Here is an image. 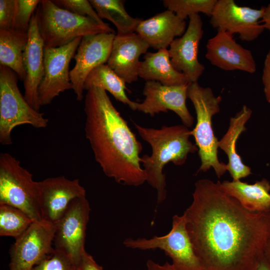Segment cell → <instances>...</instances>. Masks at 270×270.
<instances>
[{
    "mask_svg": "<svg viewBox=\"0 0 270 270\" xmlns=\"http://www.w3.org/2000/svg\"><path fill=\"white\" fill-rule=\"evenodd\" d=\"M194 186L183 214L203 270H252L270 240V210H248L218 181L202 179Z\"/></svg>",
    "mask_w": 270,
    "mask_h": 270,
    "instance_id": "obj_1",
    "label": "cell"
},
{
    "mask_svg": "<svg viewBox=\"0 0 270 270\" xmlns=\"http://www.w3.org/2000/svg\"><path fill=\"white\" fill-rule=\"evenodd\" d=\"M84 112L85 136L104 174L125 186L144 184L146 177L140 162L142 145L106 92L99 87L86 90Z\"/></svg>",
    "mask_w": 270,
    "mask_h": 270,
    "instance_id": "obj_2",
    "label": "cell"
},
{
    "mask_svg": "<svg viewBox=\"0 0 270 270\" xmlns=\"http://www.w3.org/2000/svg\"><path fill=\"white\" fill-rule=\"evenodd\" d=\"M140 136L148 142L152 150L150 156L141 157L146 182L157 192V204L166 198L164 166L169 162L176 166L184 164L189 154L198 150L190 140L191 130L184 125L162 126L160 128L142 126L133 122Z\"/></svg>",
    "mask_w": 270,
    "mask_h": 270,
    "instance_id": "obj_3",
    "label": "cell"
},
{
    "mask_svg": "<svg viewBox=\"0 0 270 270\" xmlns=\"http://www.w3.org/2000/svg\"><path fill=\"white\" fill-rule=\"evenodd\" d=\"M44 49L64 46L74 39L100 33H115L88 17L78 16L56 5L52 0H42L35 12Z\"/></svg>",
    "mask_w": 270,
    "mask_h": 270,
    "instance_id": "obj_4",
    "label": "cell"
},
{
    "mask_svg": "<svg viewBox=\"0 0 270 270\" xmlns=\"http://www.w3.org/2000/svg\"><path fill=\"white\" fill-rule=\"evenodd\" d=\"M187 96L196 114V124L191 135L194 138L201 160L197 173L213 168L220 178L227 170L226 164L220 162L218 157V140L212 129V118L220 111L222 97L216 96L210 88L202 87L198 82L188 84Z\"/></svg>",
    "mask_w": 270,
    "mask_h": 270,
    "instance_id": "obj_5",
    "label": "cell"
},
{
    "mask_svg": "<svg viewBox=\"0 0 270 270\" xmlns=\"http://www.w3.org/2000/svg\"><path fill=\"white\" fill-rule=\"evenodd\" d=\"M16 74L10 68L0 65V142L12 144V132L17 126L29 124L42 128L47 127L48 119L36 110L21 94Z\"/></svg>",
    "mask_w": 270,
    "mask_h": 270,
    "instance_id": "obj_6",
    "label": "cell"
},
{
    "mask_svg": "<svg viewBox=\"0 0 270 270\" xmlns=\"http://www.w3.org/2000/svg\"><path fill=\"white\" fill-rule=\"evenodd\" d=\"M0 204L20 209L34 222L42 220L38 182L18 160L7 152L0 154Z\"/></svg>",
    "mask_w": 270,
    "mask_h": 270,
    "instance_id": "obj_7",
    "label": "cell"
},
{
    "mask_svg": "<svg viewBox=\"0 0 270 270\" xmlns=\"http://www.w3.org/2000/svg\"><path fill=\"white\" fill-rule=\"evenodd\" d=\"M172 220V228L166 234L150 238H127L123 244L132 249H160L172 259L178 270H203L187 230L184 216L176 214Z\"/></svg>",
    "mask_w": 270,
    "mask_h": 270,
    "instance_id": "obj_8",
    "label": "cell"
},
{
    "mask_svg": "<svg viewBox=\"0 0 270 270\" xmlns=\"http://www.w3.org/2000/svg\"><path fill=\"white\" fill-rule=\"evenodd\" d=\"M90 208L86 196L73 200L54 224L53 246L67 254L76 266L84 251Z\"/></svg>",
    "mask_w": 270,
    "mask_h": 270,
    "instance_id": "obj_9",
    "label": "cell"
},
{
    "mask_svg": "<svg viewBox=\"0 0 270 270\" xmlns=\"http://www.w3.org/2000/svg\"><path fill=\"white\" fill-rule=\"evenodd\" d=\"M54 232V224L34 222L10 249V270H32L53 250Z\"/></svg>",
    "mask_w": 270,
    "mask_h": 270,
    "instance_id": "obj_10",
    "label": "cell"
},
{
    "mask_svg": "<svg viewBox=\"0 0 270 270\" xmlns=\"http://www.w3.org/2000/svg\"><path fill=\"white\" fill-rule=\"evenodd\" d=\"M82 38L58 48L44 49V74L38 88L40 106L47 105L61 92L72 89L69 65Z\"/></svg>",
    "mask_w": 270,
    "mask_h": 270,
    "instance_id": "obj_11",
    "label": "cell"
},
{
    "mask_svg": "<svg viewBox=\"0 0 270 270\" xmlns=\"http://www.w3.org/2000/svg\"><path fill=\"white\" fill-rule=\"evenodd\" d=\"M264 9L240 6L234 0H217L210 23L217 30L237 34L242 40L252 42L265 30L260 24Z\"/></svg>",
    "mask_w": 270,
    "mask_h": 270,
    "instance_id": "obj_12",
    "label": "cell"
},
{
    "mask_svg": "<svg viewBox=\"0 0 270 270\" xmlns=\"http://www.w3.org/2000/svg\"><path fill=\"white\" fill-rule=\"evenodd\" d=\"M116 35L104 32L82 38L74 58L75 66L70 70L72 89L78 100L84 98V82L88 74L96 66L106 63Z\"/></svg>",
    "mask_w": 270,
    "mask_h": 270,
    "instance_id": "obj_13",
    "label": "cell"
},
{
    "mask_svg": "<svg viewBox=\"0 0 270 270\" xmlns=\"http://www.w3.org/2000/svg\"><path fill=\"white\" fill-rule=\"evenodd\" d=\"M188 84L168 86L156 81H146L142 91L145 98L142 102H137L136 110L154 116L170 110L180 118L184 126L190 128L194 117L186 105Z\"/></svg>",
    "mask_w": 270,
    "mask_h": 270,
    "instance_id": "obj_14",
    "label": "cell"
},
{
    "mask_svg": "<svg viewBox=\"0 0 270 270\" xmlns=\"http://www.w3.org/2000/svg\"><path fill=\"white\" fill-rule=\"evenodd\" d=\"M38 182L42 219L54 224L62 218L73 200L86 196V191L78 179L71 180L59 176Z\"/></svg>",
    "mask_w": 270,
    "mask_h": 270,
    "instance_id": "obj_15",
    "label": "cell"
},
{
    "mask_svg": "<svg viewBox=\"0 0 270 270\" xmlns=\"http://www.w3.org/2000/svg\"><path fill=\"white\" fill-rule=\"evenodd\" d=\"M188 18L184 33L172 42L168 51L174 68L186 75L191 83L198 82L205 68L198 57L199 44L204 35L203 22L199 14H192Z\"/></svg>",
    "mask_w": 270,
    "mask_h": 270,
    "instance_id": "obj_16",
    "label": "cell"
},
{
    "mask_svg": "<svg viewBox=\"0 0 270 270\" xmlns=\"http://www.w3.org/2000/svg\"><path fill=\"white\" fill-rule=\"evenodd\" d=\"M206 58L212 65L226 71L255 72L256 62L249 50L243 48L229 32L217 30L206 45Z\"/></svg>",
    "mask_w": 270,
    "mask_h": 270,
    "instance_id": "obj_17",
    "label": "cell"
},
{
    "mask_svg": "<svg viewBox=\"0 0 270 270\" xmlns=\"http://www.w3.org/2000/svg\"><path fill=\"white\" fill-rule=\"evenodd\" d=\"M22 62L26 72L24 82V97L36 110L41 106L38 88L44 74V43L36 14L32 15L28 30V41L23 53Z\"/></svg>",
    "mask_w": 270,
    "mask_h": 270,
    "instance_id": "obj_18",
    "label": "cell"
},
{
    "mask_svg": "<svg viewBox=\"0 0 270 270\" xmlns=\"http://www.w3.org/2000/svg\"><path fill=\"white\" fill-rule=\"evenodd\" d=\"M148 44L138 34L116 35L106 64L127 84L138 78L140 56L147 52Z\"/></svg>",
    "mask_w": 270,
    "mask_h": 270,
    "instance_id": "obj_19",
    "label": "cell"
},
{
    "mask_svg": "<svg viewBox=\"0 0 270 270\" xmlns=\"http://www.w3.org/2000/svg\"><path fill=\"white\" fill-rule=\"evenodd\" d=\"M186 22L173 12L166 10L142 20L136 32L156 50L167 49L172 42L186 30Z\"/></svg>",
    "mask_w": 270,
    "mask_h": 270,
    "instance_id": "obj_20",
    "label": "cell"
},
{
    "mask_svg": "<svg viewBox=\"0 0 270 270\" xmlns=\"http://www.w3.org/2000/svg\"><path fill=\"white\" fill-rule=\"evenodd\" d=\"M252 114V110L246 105L243 106L241 110L230 118L226 132L218 142V148L228 156V162L226 170L232 180H240L252 174L250 168L244 164L236 150L238 138L246 130L245 124Z\"/></svg>",
    "mask_w": 270,
    "mask_h": 270,
    "instance_id": "obj_21",
    "label": "cell"
},
{
    "mask_svg": "<svg viewBox=\"0 0 270 270\" xmlns=\"http://www.w3.org/2000/svg\"><path fill=\"white\" fill-rule=\"evenodd\" d=\"M144 59L140 62L138 77L146 81H156L168 86L188 85L190 83L186 75L174 68L168 49L146 52Z\"/></svg>",
    "mask_w": 270,
    "mask_h": 270,
    "instance_id": "obj_22",
    "label": "cell"
},
{
    "mask_svg": "<svg viewBox=\"0 0 270 270\" xmlns=\"http://www.w3.org/2000/svg\"><path fill=\"white\" fill-rule=\"evenodd\" d=\"M222 189L246 209L254 212L270 210V183L266 178L248 184L240 180L218 181Z\"/></svg>",
    "mask_w": 270,
    "mask_h": 270,
    "instance_id": "obj_23",
    "label": "cell"
},
{
    "mask_svg": "<svg viewBox=\"0 0 270 270\" xmlns=\"http://www.w3.org/2000/svg\"><path fill=\"white\" fill-rule=\"evenodd\" d=\"M28 41V32L0 30V65L10 68L22 81L26 77L22 56Z\"/></svg>",
    "mask_w": 270,
    "mask_h": 270,
    "instance_id": "obj_24",
    "label": "cell"
},
{
    "mask_svg": "<svg viewBox=\"0 0 270 270\" xmlns=\"http://www.w3.org/2000/svg\"><path fill=\"white\" fill-rule=\"evenodd\" d=\"M126 82L106 64L95 68L88 76L84 85V90L99 87L108 92L116 98L128 105L132 110H136L137 102L131 100L126 93Z\"/></svg>",
    "mask_w": 270,
    "mask_h": 270,
    "instance_id": "obj_25",
    "label": "cell"
},
{
    "mask_svg": "<svg viewBox=\"0 0 270 270\" xmlns=\"http://www.w3.org/2000/svg\"><path fill=\"white\" fill-rule=\"evenodd\" d=\"M98 16L112 22L116 27L118 36H124L136 32L142 20L131 16L124 8V0H89Z\"/></svg>",
    "mask_w": 270,
    "mask_h": 270,
    "instance_id": "obj_26",
    "label": "cell"
},
{
    "mask_svg": "<svg viewBox=\"0 0 270 270\" xmlns=\"http://www.w3.org/2000/svg\"><path fill=\"white\" fill-rule=\"evenodd\" d=\"M34 221L20 209L0 204V236L14 238L21 236Z\"/></svg>",
    "mask_w": 270,
    "mask_h": 270,
    "instance_id": "obj_27",
    "label": "cell"
},
{
    "mask_svg": "<svg viewBox=\"0 0 270 270\" xmlns=\"http://www.w3.org/2000/svg\"><path fill=\"white\" fill-rule=\"evenodd\" d=\"M217 0H164L163 4L167 10L185 20L194 14L203 13L210 17Z\"/></svg>",
    "mask_w": 270,
    "mask_h": 270,
    "instance_id": "obj_28",
    "label": "cell"
},
{
    "mask_svg": "<svg viewBox=\"0 0 270 270\" xmlns=\"http://www.w3.org/2000/svg\"><path fill=\"white\" fill-rule=\"evenodd\" d=\"M40 0H16L12 28L28 32L30 22Z\"/></svg>",
    "mask_w": 270,
    "mask_h": 270,
    "instance_id": "obj_29",
    "label": "cell"
},
{
    "mask_svg": "<svg viewBox=\"0 0 270 270\" xmlns=\"http://www.w3.org/2000/svg\"><path fill=\"white\" fill-rule=\"evenodd\" d=\"M52 2L59 7L78 16L88 17L100 25L108 26L98 16L89 0H54Z\"/></svg>",
    "mask_w": 270,
    "mask_h": 270,
    "instance_id": "obj_30",
    "label": "cell"
},
{
    "mask_svg": "<svg viewBox=\"0 0 270 270\" xmlns=\"http://www.w3.org/2000/svg\"><path fill=\"white\" fill-rule=\"evenodd\" d=\"M32 270H76V266L64 252L54 248Z\"/></svg>",
    "mask_w": 270,
    "mask_h": 270,
    "instance_id": "obj_31",
    "label": "cell"
},
{
    "mask_svg": "<svg viewBox=\"0 0 270 270\" xmlns=\"http://www.w3.org/2000/svg\"><path fill=\"white\" fill-rule=\"evenodd\" d=\"M16 0H0V30L12 28Z\"/></svg>",
    "mask_w": 270,
    "mask_h": 270,
    "instance_id": "obj_32",
    "label": "cell"
},
{
    "mask_svg": "<svg viewBox=\"0 0 270 270\" xmlns=\"http://www.w3.org/2000/svg\"><path fill=\"white\" fill-rule=\"evenodd\" d=\"M262 81L266 100L270 104V48L264 62Z\"/></svg>",
    "mask_w": 270,
    "mask_h": 270,
    "instance_id": "obj_33",
    "label": "cell"
},
{
    "mask_svg": "<svg viewBox=\"0 0 270 270\" xmlns=\"http://www.w3.org/2000/svg\"><path fill=\"white\" fill-rule=\"evenodd\" d=\"M76 270H103L93 257L86 250L82 253L80 262L76 266Z\"/></svg>",
    "mask_w": 270,
    "mask_h": 270,
    "instance_id": "obj_34",
    "label": "cell"
},
{
    "mask_svg": "<svg viewBox=\"0 0 270 270\" xmlns=\"http://www.w3.org/2000/svg\"><path fill=\"white\" fill-rule=\"evenodd\" d=\"M144 270H178L172 264L166 262L163 264H158L152 260H148L146 264Z\"/></svg>",
    "mask_w": 270,
    "mask_h": 270,
    "instance_id": "obj_35",
    "label": "cell"
},
{
    "mask_svg": "<svg viewBox=\"0 0 270 270\" xmlns=\"http://www.w3.org/2000/svg\"><path fill=\"white\" fill-rule=\"evenodd\" d=\"M262 22H263L264 29L268 30L270 34V3L264 6Z\"/></svg>",
    "mask_w": 270,
    "mask_h": 270,
    "instance_id": "obj_36",
    "label": "cell"
},
{
    "mask_svg": "<svg viewBox=\"0 0 270 270\" xmlns=\"http://www.w3.org/2000/svg\"><path fill=\"white\" fill-rule=\"evenodd\" d=\"M252 270H270V266L264 255L259 258Z\"/></svg>",
    "mask_w": 270,
    "mask_h": 270,
    "instance_id": "obj_37",
    "label": "cell"
},
{
    "mask_svg": "<svg viewBox=\"0 0 270 270\" xmlns=\"http://www.w3.org/2000/svg\"><path fill=\"white\" fill-rule=\"evenodd\" d=\"M264 256L270 266V240L268 242L264 252Z\"/></svg>",
    "mask_w": 270,
    "mask_h": 270,
    "instance_id": "obj_38",
    "label": "cell"
}]
</instances>
